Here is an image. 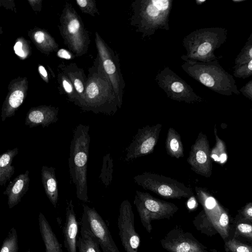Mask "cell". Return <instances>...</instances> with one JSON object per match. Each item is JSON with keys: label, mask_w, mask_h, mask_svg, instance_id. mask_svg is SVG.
I'll return each instance as SVG.
<instances>
[{"label": "cell", "mask_w": 252, "mask_h": 252, "mask_svg": "<svg viewBox=\"0 0 252 252\" xmlns=\"http://www.w3.org/2000/svg\"><path fill=\"white\" fill-rule=\"evenodd\" d=\"M173 0H135L131 4L130 24L142 38L150 36L158 30H169V17Z\"/></svg>", "instance_id": "cell-1"}, {"label": "cell", "mask_w": 252, "mask_h": 252, "mask_svg": "<svg viewBox=\"0 0 252 252\" xmlns=\"http://www.w3.org/2000/svg\"><path fill=\"white\" fill-rule=\"evenodd\" d=\"M89 126L79 124L74 130L70 146L68 165L70 180L79 200L89 202L88 196L87 163L91 137Z\"/></svg>", "instance_id": "cell-2"}, {"label": "cell", "mask_w": 252, "mask_h": 252, "mask_svg": "<svg viewBox=\"0 0 252 252\" xmlns=\"http://www.w3.org/2000/svg\"><path fill=\"white\" fill-rule=\"evenodd\" d=\"M181 67L190 77L211 90L224 95L239 94L235 80L224 70L218 60L201 62L186 60Z\"/></svg>", "instance_id": "cell-3"}, {"label": "cell", "mask_w": 252, "mask_h": 252, "mask_svg": "<svg viewBox=\"0 0 252 252\" xmlns=\"http://www.w3.org/2000/svg\"><path fill=\"white\" fill-rule=\"evenodd\" d=\"M227 34V30L222 27L201 28L191 32L183 40L186 54L181 59L205 63L217 60L214 52L225 43Z\"/></svg>", "instance_id": "cell-4"}, {"label": "cell", "mask_w": 252, "mask_h": 252, "mask_svg": "<svg viewBox=\"0 0 252 252\" xmlns=\"http://www.w3.org/2000/svg\"><path fill=\"white\" fill-rule=\"evenodd\" d=\"M86 94L87 102L90 104L89 109L95 113L113 115L121 107L102 66L100 72L88 84Z\"/></svg>", "instance_id": "cell-5"}, {"label": "cell", "mask_w": 252, "mask_h": 252, "mask_svg": "<svg viewBox=\"0 0 252 252\" xmlns=\"http://www.w3.org/2000/svg\"><path fill=\"white\" fill-rule=\"evenodd\" d=\"M133 203L143 227L148 233L152 230V221L169 219L179 210L175 204L157 198L148 192L135 191Z\"/></svg>", "instance_id": "cell-6"}, {"label": "cell", "mask_w": 252, "mask_h": 252, "mask_svg": "<svg viewBox=\"0 0 252 252\" xmlns=\"http://www.w3.org/2000/svg\"><path fill=\"white\" fill-rule=\"evenodd\" d=\"M133 180L143 189L166 199L189 198L193 196L189 187L162 175L144 172L135 176Z\"/></svg>", "instance_id": "cell-7"}, {"label": "cell", "mask_w": 252, "mask_h": 252, "mask_svg": "<svg viewBox=\"0 0 252 252\" xmlns=\"http://www.w3.org/2000/svg\"><path fill=\"white\" fill-rule=\"evenodd\" d=\"M155 80L169 98L187 103L201 102L203 98L192 87L168 66L165 67L156 76Z\"/></svg>", "instance_id": "cell-8"}, {"label": "cell", "mask_w": 252, "mask_h": 252, "mask_svg": "<svg viewBox=\"0 0 252 252\" xmlns=\"http://www.w3.org/2000/svg\"><path fill=\"white\" fill-rule=\"evenodd\" d=\"M96 42L102 67L112 86L119 104L122 106L126 85L121 73L119 55L104 42L97 33Z\"/></svg>", "instance_id": "cell-9"}, {"label": "cell", "mask_w": 252, "mask_h": 252, "mask_svg": "<svg viewBox=\"0 0 252 252\" xmlns=\"http://www.w3.org/2000/svg\"><path fill=\"white\" fill-rule=\"evenodd\" d=\"M162 127L161 124H157L139 128L125 150V160L129 161L153 153Z\"/></svg>", "instance_id": "cell-10"}, {"label": "cell", "mask_w": 252, "mask_h": 252, "mask_svg": "<svg viewBox=\"0 0 252 252\" xmlns=\"http://www.w3.org/2000/svg\"><path fill=\"white\" fill-rule=\"evenodd\" d=\"M118 227L119 235L126 252H138L140 237L135 230L132 206L127 199L123 200L120 206Z\"/></svg>", "instance_id": "cell-11"}, {"label": "cell", "mask_w": 252, "mask_h": 252, "mask_svg": "<svg viewBox=\"0 0 252 252\" xmlns=\"http://www.w3.org/2000/svg\"><path fill=\"white\" fill-rule=\"evenodd\" d=\"M160 243L168 252H208L191 233L177 226L171 229Z\"/></svg>", "instance_id": "cell-12"}, {"label": "cell", "mask_w": 252, "mask_h": 252, "mask_svg": "<svg viewBox=\"0 0 252 252\" xmlns=\"http://www.w3.org/2000/svg\"><path fill=\"white\" fill-rule=\"evenodd\" d=\"M187 162L196 173L209 177L212 173V162L209 144L205 134L200 132L191 146Z\"/></svg>", "instance_id": "cell-13"}, {"label": "cell", "mask_w": 252, "mask_h": 252, "mask_svg": "<svg viewBox=\"0 0 252 252\" xmlns=\"http://www.w3.org/2000/svg\"><path fill=\"white\" fill-rule=\"evenodd\" d=\"M83 213L103 252H120L105 222L94 208L83 204Z\"/></svg>", "instance_id": "cell-14"}, {"label": "cell", "mask_w": 252, "mask_h": 252, "mask_svg": "<svg viewBox=\"0 0 252 252\" xmlns=\"http://www.w3.org/2000/svg\"><path fill=\"white\" fill-rule=\"evenodd\" d=\"M72 10H68L63 22V32L72 49L77 53L82 52L86 46V36L83 25Z\"/></svg>", "instance_id": "cell-15"}, {"label": "cell", "mask_w": 252, "mask_h": 252, "mask_svg": "<svg viewBox=\"0 0 252 252\" xmlns=\"http://www.w3.org/2000/svg\"><path fill=\"white\" fill-rule=\"evenodd\" d=\"M197 199L202 205L204 210L200 212L218 231L219 224L225 211L219 205L216 200L204 189L195 188Z\"/></svg>", "instance_id": "cell-16"}, {"label": "cell", "mask_w": 252, "mask_h": 252, "mask_svg": "<svg viewBox=\"0 0 252 252\" xmlns=\"http://www.w3.org/2000/svg\"><path fill=\"white\" fill-rule=\"evenodd\" d=\"M58 108L48 106L32 108L26 115L25 124L30 128L41 125L43 127L58 120Z\"/></svg>", "instance_id": "cell-17"}, {"label": "cell", "mask_w": 252, "mask_h": 252, "mask_svg": "<svg viewBox=\"0 0 252 252\" xmlns=\"http://www.w3.org/2000/svg\"><path fill=\"white\" fill-rule=\"evenodd\" d=\"M67 203L65 221L63 228L64 246L67 252H77L76 237L78 232V222L74 211L72 200Z\"/></svg>", "instance_id": "cell-18"}, {"label": "cell", "mask_w": 252, "mask_h": 252, "mask_svg": "<svg viewBox=\"0 0 252 252\" xmlns=\"http://www.w3.org/2000/svg\"><path fill=\"white\" fill-rule=\"evenodd\" d=\"M29 171L26 170L10 182L3 194L7 196V204L12 209L21 200L29 187Z\"/></svg>", "instance_id": "cell-19"}, {"label": "cell", "mask_w": 252, "mask_h": 252, "mask_svg": "<svg viewBox=\"0 0 252 252\" xmlns=\"http://www.w3.org/2000/svg\"><path fill=\"white\" fill-rule=\"evenodd\" d=\"M24 82H21L12 88L8 94L1 109V118L2 122L7 118L15 115L16 110L23 103L26 95Z\"/></svg>", "instance_id": "cell-20"}, {"label": "cell", "mask_w": 252, "mask_h": 252, "mask_svg": "<svg viewBox=\"0 0 252 252\" xmlns=\"http://www.w3.org/2000/svg\"><path fill=\"white\" fill-rule=\"evenodd\" d=\"M80 234L76 244L79 252H101L98 241L83 214L81 221Z\"/></svg>", "instance_id": "cell-21"}, {"label": "cell", "mask_w": 252, "mask_h": 252, "mask_svg": "<svg viewBox=\"0 0 252 252\" xmlns=\"http://www.w3.org/2000/svg\"><path fill=\"white\" fill-rule=\"evenodd\" d=\"M55 168L43 165L41 168V181L45 193L55 208L58 202L59 190Z\"/></svg>", "instance_id": "cell-22"}, {"label": "cell", "mask_w": 252, "mask_h": 252, "mask_svg": "<svg viewBox=\"0 0 252 252\" xmlns=\"http://www.w3.org/2000/svg\"><path fill=\"white\" fill-rule=\"evenodd\" d=\"M39 230L44 242L46 252H63L62 245L59 243L55 234L45 218L41 212L38 216Z\"/></svg>", "instance_id": "cell-23"}, {"label": "cell", "mask_w": 252, "mask_h": 252, "mask_svg": "<svg viewBox=\"0 0 252 252\" xmlns=\"http://www.w3.org/2000/svg\"><path fill=\"white\" fill-rule=\"evenodd\" d=\"M18 149L15 148L8 150L0 157V185L5 186L15 172V168L12 165L14 158L18 154Z\"/></svg>", "instance_id": "cell-24"}, {"label": "cell", "mask_w": 252, "mask_h": 252, "mask_svg": "<svg viewBox=\"0 0 252 252\" xmlns=\"http://www.w3.org/2000/svg\"><path fill=\"white\" fill-rule=\"evenodd\" d=\"M167 154L172 158L179 159L184 156L183 144L179 133L173 127H169L165 140Z\"/></svg>", "instance_id": "cell-25"}, {"label": "cell", "mask_w": 252, "mask_h": 252, "mask_svg": "<svg viewBox=\"0 0 252 252\" xmlns=\"http://www.w3.org/2000/svg\"><path fill=\"white\" fill-rule=\"evenodd\" d=\"M18 249L17 231L12 227L3 241L0 252H18Z\"/></svg>", "instance_id": "cell-26"}, {"label": "cell", "mask_w": 252, "mask_h": 252, "mask_svg": "<svg viewBox=\"0 0 252 252\" xmlns=\"http://www.w3.org/2000/svg\"><path fill=\"white\" fill-rule=\"evenodd\" d=\"M33 38L36 44L44 51L51 50L55 47L56 43L46 32L42 31L35 32Z\"/></svg>", "instance_id": "cell-27"}, {"label": "cell", "mask_w": 252, "mask_h": 252, "mask_svg": "<svg viewBox=\"0 0 252 252\" xmlns=\"http://www.w3.org/2000/svg\"><path fill=\"white\" fill-rule=\"evenodd\" d=\"M113 171V159L109 154L103 157V166L100 177L103 184L107 187L112 180Z\"/></svg>", "instance_id": "cell-28"}, {"label": "cell", "mask_w": 252, "mask_h": 252, "mask_svg": "<svg viewBox=\"0 0 252 252\" xmlns=\"http://www.w3.org/2000/svg\"><path fill=\"white\" fill-rule=\"evenodd\" d=\"M252 59V33L235 59V65L244 64Z\"/></svg>", "instance_id": "cell-29"}, {"label": "cell", "mask_w": 252, "mask_h": 252, "mask_svg": "<svg viewBox=\"0 0 252 252\" xmlns=\"http://www.w3.org/2000/svg\"><path fill=\"white\" fill-rule=\"evenodd\" d=\"M233 68L234 77L246 79L252 75V59L244 64L234 66Z\"/></svg>", "instance_id": "cell-30"}, {"label": "cell", "mask_w": 252, "mask_h": 252, "mask_svg": "<svg viewBox=\"0 0 252 252\" xmlns=\"http://www.w3.org/2000/svg\"><path fill=\"white\" fill-rule=\"evenodd\" d=\"M216 144L213 150L211 153V158L215 160L223 162L224 159H226V154L224 151V145L223 143L220 140L216 135Z\"/></svg>", "instance_id": "cell-31"}, {"label": "cell", "mask_w": 252, "mask_h": 252, "mask_svg": "<svg viewBox=\"0 0 252 252\" xmlns=\"http://www.w3.org/2000/svg\"><path fill=\"white\" fill-rule=\"evenodd\" d=\"M225 245L230 252H252V247L242 243L234 239L227 241Z\"/></svg>", "instance_id": "cell-32"}, {"label": "cell", "mask_w": 252, "mask_h": 252, "mask_svg": "<svg viewBox=\"0 0 252 252\" xmlns=\"http://www.w3.org/2000/svg\"><path fill=\"white\" fill-rule=\"evenodd\" d=\"M77 4L79 6L83 12L93 15V13L96 12L94 1L88 0H77Z\"/></svg>", "instance_id": "cell-33"}, {"label": "cell", "mask_w": 252, "mask_h": 252, "mask_svg": "<svg viewBox=\"0 0 252 252\" xmlns=\"http://www.w3.org/2000/svg\"><path fill=\"white\" fill-rule=\"evenodd\" d=\"M15 53L22 58H25L28 55V47L24 41L18 40L14 47Z\"/></svg>", "instance_id": "cell-34"}, {"label": "cell", "mask_w": 252, "mask_h": 252, "mask_svg": "<svg viewBox=\"0 0 252 252\" xmlns=\"http://www.w3.org/2000/svg\"><path fill=\"white\" fill-rule=\"evenodd\" d=\"M237 229L240 234L252 239V225L245 223H241L237 225Z\"/></svg>", "instance_id": "cell-35"}, {"label": "cell", "mask_w": 252, "mask_h": 252, "mask_svg": "<svg viewBox=\"0 0 252 252\" xmlns=\"http://www.w3.org/2000/svg\"><path fill=\"white\" fill-rule=\"evenodd\" d=\"M239 91L243 95L252 100V79L243 86Z\"/></svg>", "instance_id": "cell-36"}, {"label": "cell", "mask_w": 252, "mask_h": 252, "mask_svg": "<svg viewBox=\"0 0 252 252\" xmlns=\"http://www.w3.org/2000/svg\"><path fill=\"white\" fill-rule=\"evenodd\" d=\"M73 83L77 92L79 94H82L84 91V85L82 82L79 78H74Z\"/></svg>", "instance_id": "cell-37"}, {"label": "cell", "mask_w": 252, "mask_h": 252, "mask_svg": "<svg viewBox=\"0 0 252 252\" xmlns=\"http://www.w3.org/2000/svg\"><path fill=\"white\" fill-rule=\"evenodd\" d=\"M57 55L59 57L66 60L71 59V55L66 50L61 49L58 52Z\"/></svg>", "instance_id": "cell-38"}, {"label": "cell", "mask_w": 252, "mask_h": 252, "mask_svg": "<svg viewBox=\"0 0 252 252\" xmlns=\"http://www.w3.org/2000/svg\"><path fill=\"white\" fill-rule=\"evenodd\" d=\"M62 84L65 92L70 94L73 91V88L70 83L65 79L62 80Z\"/></svg>", "instance_id": "cell-39"}, {"label": "cell", "mask_w": 252, "mask_h": 252, "mask_svg": "<svg viewBox=\"0 0 252 252\" xmlns=\"http://www.w3.org/2000/svg\"><path fill=\"white\" fill-rule=\"evenodd\" d=\"M244 213L246 217L252 219V205L247 206L245 208Z\"/></svg>", "instance_id": "cell-40"}, {"label": "cell", "mask_w": 252, "mask_h": 252, "mask_svg": "<svg viewBox=\"0 0 252 252\" xmlns=\"http://www.w3.org/2000/svg\"><path fill=\"white\" fill-rule=\"evenodd\" d=\"M39 72L42 76V77L45 80L46 82H47L48 79V74L46 72V69L44 67V66L42 65H40L38 67Z\"/></svg>", "instance_id": "cell-41"}, {"label": "cell", "mask_w": 252, "mask_h": 252, "mask_svg": "<svg viewBox=\"0 0 252 252\" xmlns=\"http://www.w3.org/2000/svg\"><path fill=\"white\" fill-rule=\"evenodd\" d=\"M189 200L188 202V207L190 209H192L194 208L196 205V200L194 199V197L193 196H191V197L189 198Z\"/></svg>", "instance_id": "cell-42"}, {"label": "cell", "mask_w": 252, "mask_h": 252, "mask_svg": "<svg viewBox=\"0 0 252 252\" xmlns=\"http://www.w3.org/2000/svg\"><path fill=\"white\" fill-rule=\"evenodd\" d=\"M205 1H206V0H195L196 3L197 5H201L203 2H204Z\"/></svg>", "instance_id": "cell-43"}, {"label": "cell", "mask_w": 252, "mask_h": 252, "mask_svg": "<svg viewBox=\"0 0 252 252\" xmlns=\"http://www.w3.org/2000/svg\"><path fill=\"white\" fill-rule=\"evenodd\" d=\"M245 0H233L234 2H240L245 1Z\"/></svg>", "instance_id": "cell-44"}, {"label": "cell", "mask_w": 252, "mask_h": 252, "mask_svg": "<svg viewBox=\"0 0 252 252\" xmlns=\"http://www.w3.org/2000/svg\"><path fill=\"white\" fill-rule=\"evenodd\" d=\"M26 252H32L30 250H28Z\"/></svg>", "instance_id": "cell-45"}]
</instances>
